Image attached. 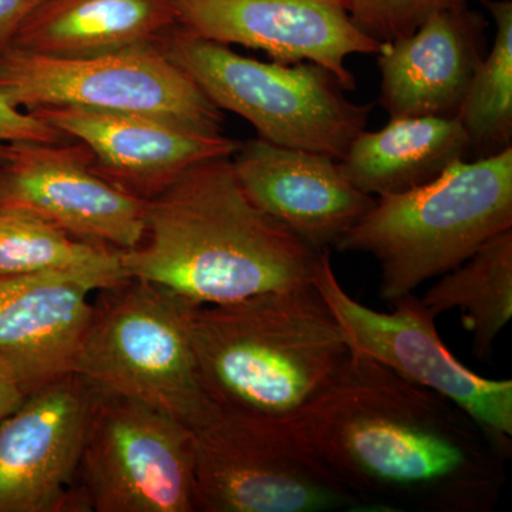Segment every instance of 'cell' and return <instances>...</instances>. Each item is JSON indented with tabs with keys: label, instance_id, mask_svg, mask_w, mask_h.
Returning a JSON list of instances; mask_svg holds the SVG:
<instances>
[{
	"label": "cell",
	"instance_id": "cell-20",
	"mask_svg": "<svg viewBox=\"0 0 512 512\" xmlns=\"http://www.w3.org/2000/svg\"><path fill=\"white\" fill-rule=\"evenodd\" d=\"M441 276L421 303L436 319L453 309L461 311L464 328L473 336L474 355L487 360L512 318V228L488 239Z\"/></svg>",
	"mask_w": 512,
	"mask_h": 512
},
{
	"label": "cell",
	"instance_id": "cell-5",
	"mask_svg": "<svg viewBox=\"0 0 512 512\" xmlns=\"http://www.w3.org/2000/svg\"><path fill=\"white\" fill-rule=\"evenodd\" d=\"M74 373L200 430L218 416L190 335L194 303L163 286L128 278L99 289Z\"/></svg>",
	"mask_w": 512,
	"mask_h": 512
},
{
	"label": "cell",
	"instance_id": "cell-13",
	"mask_svg": "<svg viewBox=\"0 0 512 512\" xmlns=\"http://www.w3.org/2000/svg\"><path fill=\"white\" fill-rule=\"evenodd\" d=\"M181 29L222 45L261 50L275 62H311L355 90L352 55H377L383 43L365 35L345 0H171Z\"/></svg>",
	"mask_w": 512,
	"mask_h": 512
},
{
	"label": "cell",
	"instance_id": "cell-19",
	"mask_svg": "<svg viewBox=\"0 0 512 512\" xmlns=\"http://www.w3.org/2000/svg\"><path fill=\"white\" fill-rule=\"evenodd\" d=\"M177 25L171 0H43L12 47L80 57L160 42Z\"/></svg>",
	"mask_w": 512,
	"mask_h": 512
},
{
	"label": "cell",
	"instance_id": "cell-25",
	"mask_svg": "<svg viewBox=\"0 0 512 512\" xmlns=\"http://www.w3.org/2000/svg\"><path fill=\"white\" fill-rule=\"evenodd\" d=\"M43 0H0V59L13 45L20 26Z\"/></svg>",
	"mask_w": 512,
	"mask_h": 512
},
{
	"label": "cell",
	"instance_id": "cell-21",
	"mask_svg": "<svg viewBox=\"0 0 512 512\" xmlns=\"http://www.w3.org/2000/svg\"><path fill=\"white\" fill-rule=\"evenodd\" d=\"M123 251L73 237L52 222L19 208L0 207V278L73 274L97 291L126 281Z\"/></svg>",
	"mask_w": 512,
	"mask_h": 512
},
{
	"label": "cell",
	"instance_id": "cell-12",
	"mask_svg": "<svg viewBox=\"0 0 512 512\" xmlns=\"http://www.w3.org/2000/svg\"><path fill=\"white\" fill-rule=\"evenodd\" d=\"M146 204L101 177L79 141H20L0 156V207L32 212L84 241L138 247Z\"/></svg>",
	"mask_w": 512,
	"mask_h": 512
},
{
	"label": "cell",
	"instance_id": "cell-26",
	"mask_svg": "<svg viewBox=\"0 0 512 512\" xmlns=\"http://www.w3.org/2000/svg\"><path fill=\"white\" fill-rule=\"evenodd\" d=\"M26 396L12 367L0 357V421L18 410Z\"/></svg>",
	"mask_w": 512,
	"mask_h": 512
},
{
	"label": "cell",
	"instance_id": "cell-11",
	"mask_svg": "<svg viewBox=\"0 0 512 512\" xmlns=\"http://www.w3.org/2000/svg\"><path fill=\"white\" fill-rule=\"evenodd\" d=\"M97 393L70 373L0 421V512H92L79 467Z\"/></svg>",
	"mask_w": 512,
	"mask_h": 512
},
{
	"label": "cell",
	"instance_id": "cell-3",
	"mask_svg": "<svg viewBox=\"0 0 512 512\" xmlns=\"http://www.w3.org/2000/svg\"><path fill=\"white\" fill-rule=\"evenodd\" d=\"M190 335L205 390L221 413L286 421L312 402L350 356L315 286L195 305Z\"/></svg>",
	"mask_w": 512,
	"mask_h": 512
},
{
	"label": "cell",
	"instance_id": "cell-17",
	"mask_svg": "<svg viewBox=\"0 0 512 512\" xmlns=\"http://www.w3.org/2000/svg\"><path fill=\"white\" fill-rule=\"evenodd\" d=\"M96 286L73 274L0 278V357L26 394L74 373Z\"/></svg>",
	"mask_w": 512,
	"mask_h": 512
},
{
	"label": "cell",
	"instance_id": "cell-15",
	"mask_svg": "<svg viewBox=\"0 0 512 512\" xmlns=\"http://www.w3.org/2000/svg\"><path fill=\"white\" fill-rule=\"evenodd\" d=\"M232 165L249 200L318 251L336 247L376 201L350 183L339 160L259 137L241 143Z\"/></svg>",
	"mask_w": 512,
	"mask_h": 512
},
{
	"label": "cell",
	"instance_id": "cell-22",
	"mask_svg": "<svg viewBox=\"0 0 512 512\" xmlns=\"http://www.w3.org/2000/svg\"><path fill=\"white\" fill-rule=\"evenodd\" d=\"M480 2L494 20L495 39L457 114L476 158L493 156L512 143V2Z\"/></svg>",
	"mask_w": 512,
	"mask_h": 512
},
{
	"label": "cell",
	"instance_id": "cell-8",
	"mask_svg": "<svg viewBox=\"0 0 512 512\" xmlns=\"http://www.w3.org/2000/svg\"><path fill=\"white\" fill-rule=\"evenodd\" d=\"M195 512L362 511L286 421L218 413L194 431Z\"/></svg>",
	"mask_w": 512,
	"mask_h": 512
},
{
	"label": "cell",
	"instance_id": "cell-10",
	"mask_svg": "<svg viewBox=\"0 0 512 512\" xmlns=\"http://www.w3.org/2000/svg\"><path fill=\"white\" fill-rule=\"evenodd\" d=\"M194 431L147 404L97 393L79 481L94 512H195Z\"/></svg>",
	"mask_w": 512,
	"mask_h": 512
},
{
	"label": "cell",
	"instance_id": "cell-7",
	"mask_svg": "<svg viewBox=\"0 0 512 512\" xmlns=\"http://www.w3.org/2000/svg\"><path fill=\"white\" fill-rule=\"evenodd\" d=\"M0 96L23 111L77 107L144 114L221 133L222 111L160 42L80 57L10 47L0 59Z\"/></svg>",
	"mask_w": 512,
	"mask_h": 512
},
{
	"label": "cell",
	"instance_id": "cell-23",
	"mask_svg": "<svg viewBox=\"0 0 512 512\" xmlns=\"http://www.w3.org/2000/svg\"><path fill=\"white\" fill-rule=\"evenodd\" d=\"M353 23L380 43L412 35L424 20L443 10L467 8V0H345Z\"/></svg>",
	"mask_w": 512,
	"mask_h": 512
},
{
	"label": "cell",
	"instance_id": "cell-2",
	"mask_svg": "<svg viewBox=\"0 0 512 512\" xmlns=\"http://www.w3.org/2000/svg\"><path fill=\"white\" fill-rule=\"evenodd\" d=\"M146 232L123 251L128 278L194 305L311 285L323 251L269 217L239 184L232 157L192 165L146 204Z\"/></svg>",
	"mask_w": 512,
	"mask_h": 512
},
{
	"label": "cell",
	"instance_id": "cell-9",
	"mask_svg": "<svg viewBox=\"0 0 512 512\" xmlns=\"http://www.w3.org/2000/svg\"><path fill=\"white\" fill-rule=\"evenodd\" d=\"M312 284L343 330L350 352L370 357L397 375L457 404L498 453H512V382L485 379L464 366L444 345L436 318L413 293L379 312L357 302L340 285L329 251H323Z\"/></svg>",
	"mask_w": 512,
	"mask_h": 512
},
{
	"label": "cell",
	"instance_id": "cell-1",
	"mask_svg": "<svg viewBox=\"0 0 512 512\" xmlns=\"http://www.w3.org/2000/svg\"><path fill=\"white\" fill-rule=\"evenodd\" d=\"M286 424L365 510L490 512L507 480L463 409L359 353Z\"/></svg>",
	"mask_w": 512,
	"mask_h": 512
},
{
	"label": "cell",
	"instance_id": "cell-16",
	"mask_svg": "<svg viewBox=\"0 0 512 512\" xmlns=\"http://www.w3.org/2000/svg\"><path fill=\"white\" fill-rule=\"evenodd\" d=\"M487 20L464 8L434 13L377 53L379 104L390 119L457 117L487 53Z\"/></svg>",
	"mask_w": 512,
	"mask_h": 512
},
{
	"label": "cell",
	"instance_id": "cell-14",
	"mask_svg": "<svg viewBox=\"0 0 512 512\" xmlns=\"http://www.w3.org/2000/svg\"><path fill=\"white\" fill-rule=\"evenodd\" d=\"M40 119L79 141L92 153L93 167L121 191L148 201L192 165L234 157L241 143L144 114L45 107Z\"/></svg>",
	"mask_w": 512,
	"mask_h": 512
},
{
	"label": "cell",
	"instance_id": "cell-24",
	"mask_svg": "<svg viewBox=\"0 0 512 512\" xmlns=\"http://www.w3.org/2000/svg\"><path fill=\"white\" fill-rule=\"evenodd\" d=\"M69 140L62 131L40 119L35 113L16 109L0 96V156L6 147L20 141L60 143Z\"/></svg>",
	"mask_w": 512,
	"mask_h": 512
},
{
	"label": "cell",
	"instance_id": "cell-18",
	"mask_svg": "<svg viewBox=\"0 0 512 512\" xmlns=\"http://www.w3.org/2000/svg\"><path fill=\"white\" fill-rule=\"evenodd\" d=\"M470 154L458 117H402L379 131L365 128L339 164L357 190L379 198L429 184Z\"/></svg>",
	"mask_w": 512,
	"mask_h": 512
},
{
	"label": "cell",
	"instance_id": "cell-6",
	"mask_svg": "<svg viewBox=\"0 0 512 512\" xmlns=\"http://www.w3.org/2000/svg\"><path fill=\"white\" fill-rule=\"evenodd\" d=\"M160 45L221 111L247 120L259 138L342 160L372 106L346 99L319 64L261 62L175 25Z\"/></svg>",
	"mask_w": 512,
	"mask_h": 512
},
{
	"label": "cell",
	"instance_id": "cell-4",
	"mask_svg": "<svg viewBox=\"0 0 512 512\" xmlns=\"http://www.w3.org/2000/svg\"><path fill=\"white\" fill-rule=\"evenodd\" d=\"M511 228L508 147L458 161L414 190L376 198L335 248L375 256L380 298L392 303L463 264L488 239Z\"/></svg>",
	"mask_w": 512,
	"mask_h": 512
}]
</instances>
